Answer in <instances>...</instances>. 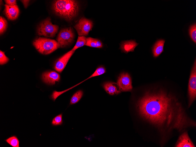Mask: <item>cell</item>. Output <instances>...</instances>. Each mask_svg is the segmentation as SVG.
<instances>
[{"label": "cell", "instance_id": "obj_1", "mask_svg": "<svg viewBox=\"0 0 196 147\" xmlns=\"http://www.w3.org/2000/svg\"><path fill=\"white\" fill-rule=\"evenodd\" d=\"M178 99L161 89L147 92L138 101L137 109L142 117L161 131H180L190 125Z\"/></svg>", "mask_w": 196, "mask_h": 147}, {"label": "cell", "instance_id": "obj_2", "mask_svg": "<svg viewBox=\"0 0 196 147\" xmlns=\"http://www.w3.org/2000/svg\"><path fill=\"white\" fill-rule=\"evenodd\" d=\"M52 9L55 13L68 21H70L77 15L79 6L77 1L58 0L54 1Z\"/></svg>", "mask_w": 196, "mask_h": 147}, {"label": "cell", "instance_id": "obj_3", "mask_svg": "<svg viewBox=\"0 0 196 147\" xmlns=\"http://www.w3.org/2000/svg\"><path fill=\"white\" fill-rule=\"evenodd\" d=\"M33 45L38 52L44 55L49 54L59 48L56 40L42 37L35 39Z\"/></svg>", "mask_w": 196, "mask_h": 147}, {"label": "cell", "instance_id": "obj_4", "mask_svg": "<svg viewBox=\"0 0 196 147\" xmlns=\"http://www.w3.org/2000/svg\"><path fill=\"white\" fill-rule=\"evenodd\" d=\"M58 26L53 24L50 18H48L39 25L37 28V33L40 36L53 37L58 33Z\"/></svg>", "mask_w": 196, "mask_h": 147}, {"label": "cell", "instance_id": "obj_5", "mask_svg": "<svg viewBox=\"0 0 196 147\" xmlns=\"http://www.w3.org/2000/svg\"><path fill=\"white\" fill-rule=\"evenodd\" d=\"M188 107H189L196 98V61L194 62L189 78L188 86Z\"/></svg>", "mask_w": 196, "mask_h": 147}, {"label": "cell", "instance_id": "obj_6", "mask_svg": "<svg viewBox=\"0 0 196 147\" xmlns=\"http://www.w3.org/2000/svg\"><path fill=\"white\" fill-rule=\"evenodd\" d=\"M74 33L71 27L62 29L57 38L59 48H63L68 45L73 41Z\"/></svg>", "mask_w": 196, "mask_h": 147}, {"label": "cell", "instance_id": "obj_7", "mask_svg": "<svg viewBox=\"0 0 196 147\" xmlns=\"http://www.w3.org/2000/svg\"><path fill=\"white\" fill-rule=\"evenodd\" d=\"M93 24L92 21L82 17L74 27L79 36H86L92 30Z\"/></svg>", "mask_w": 196, "mask_h": 147}, {"label": "cell", "instance_id": "obj_8", "mask_svg": "<svg viewBox=\"0 0 196 147\" xmlns=\"http://www.w3.org/2000/svg\"><path fill=\"white\" fill-rule=\"evenodd\" d=\"M117 83L121 91H130L133 88L131 78L127 72H123L120 74Z\"/></svg>", "mask_w": 196, "mask_h": 147}, {"label": "cell", "instance_id": "obj_9", "mask_svg": "<svg viewBox=\"0 0 196 147\" xmlns=\"http://www.w3.org/2000/svg\"><path fill=\"white\" fill-rule=\"evenodd\" d=\"M75 51L72 49L59 58L55 63V70L59 72H61Z\"/></svg>", "mask_w": 196, "mask_h": 147}, {"label": "cell", "instance_id": "obj_10", "mask_svg": "<svg viewBox=\"0 0 196 147\" xmlns=\"http://www.w3.org/2000/svg\"><path fill=\"white\" fill-rule=\"evenodd\" d=\"M60 79V75L55 71L45 72L42 75V79L45 83L49 85H54L55 82H59Z\"/></svg>", "mask_w": 196, "mask_h": 147}, {"label": "cell", "instance_id": "obj_11", "mask_svg": "<svg viewBox=\"0 0 196 147\" xmlns=\"http://www.w3.org/2000/svg\"><path fill=\"white\" fill-rule=\"evenodd\" d=\"M176 147H195L187 131L183 133L179 137Z\"/></svg>", "mask_w": 196, "mask_h": 147}, {"label": "cell", "instance_id": "obj_12", "mask_svg": "<svg viewBox=\"0 0 196 147\" xmlns=\"http://www.w3.org/2000/svg\"><path fill=\"white\" fill-rule=\"evenodd\" d=\"M4 13L8 18L11 20H14L18 16L19 10L16 5L10 6L6 4L5 5Z\"/></svg>", "mask_w": 196, "mask_h": 147}, {"label": "cell", "instance_id": "obj_13", "mask_svg": "<svg viewBox=\"0 0 196 147\" xmlns=\"http://www.w3.org/2000/svg\"><path fill=\"white\" fill-rule=\"evenodd\" d=\"M134 40H130L122 41L120 44V48L122 52L127 53L133 52L135 48L138 45Z\"/></svg>", "mask_w": 196, "mask_h": 147}, {"label": "cell", "instance_id": "obj_14", "mask_svg": "<svg viewBox=\"0 0 196 147\" xmlns=\"http://www.w3.org/2000/svg\"><path fill=\"white\" fill-rule=\"evenodd\" d=\"M165 40L160 39L157 40L152 48V52L154 57L157 58L163 51V47Z\"/></svg>", "mask_w": 196, "mask_h": 147}, {"label": "cell", "instance_id": "obj_15", "mask_svg": "<svg viewBox=\"0 0 196 147\" xmlns=\"http://www.w3.org/2000/svg\"><path fill=\"white\" fill-rule=\"evenodd\" d=\"M115 83L113 82H107L104 84V88L107 93L111 95H114L118 94L121 92L119 89H118L114 85Z\"/></svg>", "mask_w": 196, "mask_h": 147}, {"label": "cell", "instance_id": "obj_16", "mask_svg": "<svg viewBox=\"0 0 196 147\" xmlns=\"http://www.w3.org/2000/svg\"><path fill=\"white\" fill-rule=\"evenodd\" d=\"M85 45L97 48H101L103 47L102 43L100 40L91 37L87 38Z\"/></svg>", "mask_w": 196, "mask_h": 147}, {"label": "cell", "instance_id": "obj_17", "mask_svg": "<svg viewBox=\"0 0 196 147\" xmlns=\"http://www.w3.org/2000/svg\"><path fill=\"white\" fill-rule=\"evenodd\" d=\"M86 38L85 36H78L76 43L72 50L75 51L78 48L85 45Z\"/></svg>", "mask_w": 196, "mask_h": 147}, {"label": "cell", "instance_id": "obj_18", "mask_svg": "<svg viewBox=\"0 0 196 147\" xmlns=\"http://www.w3.org/2000/svg\"><path fill=\"white\" fill-rule=\"evenodd\" d=\"M83 94L82 91L79 90L75 92L71 98L70 104H73L78 102L82 98Z\"/></svg>", "mask_w": 196, "mask_h": 147}, {"label": "cell", "instance_id": "obj_19", "mask_svg": "<svg viewBox=\"0 0 196 147\" xmlns=\"http://www.w3.org/2000/svg\"><path fill=\"white\" fill-rule=\"evenodd\" d=\"M6 141L13 147H19V141L16 136H13L5 140Z\"/></svg>", "mask_w": 196, "mask_h": 147}, {"label": "cell", "instance_id": "obj_20", "mask_svg": "<svg viewBox=\"0 0 196 147\" xmlns=\"http://www.w3.org/2000/svg\"><path fill=\"white\" fill-rule=\"evenodd\" d=\"M189 35L192 40L195 44L196 43V24L194 23L191 25L189 29Z\"/></svg>", "mask_w": 196, "mask_h": 147}, {"label": "cell", "instance_id": "obj_21", "mask_svg": "<svg viewBox=\"0 0 196 147\" xmlns=\"http://www.w3.org/2000/svg\"><path fill=\"white\" fill-rule=\"evenodd\" d=\"M105 68L103 66H100L98 67L95 72L89 77L86 79V80L92 77L102 75L106 72Z\"/></svg>", "mask_w": 196, "mask_h": 147}, {"label": "cell", "instance_id": "obj_22", "mask_svg": "<svg viewBox=\"0 0 196 147\" xmlns=\"http://www.w3.org/2000/svg\"><path fill=\"white\" fill-rule=\"evenodd\" d=\"M63 123L62 114H60L55 117L53 119L51 122L53 125L56 126L62 124Z\"/></svg>", "mask_w": 196, "mask_h": 147}, {"label": "cell", "instance_id": "obj_23", "mask_svg": "<svg viewBox=\"0 0 196 147\" xmlns=\"http://www.w3.org/2000/svg\"><path fill=\"white\" fill-rule=\"evenodd\" d=\"M7 26V22L3 17H0V33L2 34L6 30Z\"/></svg>", "mask_w": 196, "mask_h": 147}, {"label": "cell", "instance_id": "obj_24", "mask_svg": "<svg viewBox=\"0 0 196 147\" xmlns=\"http://www.w3.org/2000/svg\"><path fill=\"white\" fill-rule=\"evenodd\" d=\"M83 82H81V83H80L79 84H78L76 85H75V86H73V87H71L69 89H68L66 90H64L63 91H62L61 92H57V91H54L53 93V94L52 95H51V98L54 101H55V100L61 94L63 93H64L65 92L69 90V89H71L72 88H73L74 87H75L77 85L79 84H80V83H82Z\"/></svg>", "mask_w": 196, "mask_h": 147}, {"label": "cell", "instance_id": "obj_25", "mask_svg": "<svg viewBox=\"0 0 196 147\" xmlns=\"http://www.w3.org/2000/svg\"><path fill=\"white\" fill-rule=\"evenodd\" d=\"M9 61V59L6 56L4 53L0 51V64L2 65L6 64Z\"/></svg>", "mask_w": 196, "mask_h": 147}, {"label": "cell", "instance_id": "obj_26", "mask_svg": "<svg viewBox=\"0 0 196 147\" xmlns=\"http://www.w3.org/2000/svg\"><path fill=\"white\" fill-rule=\"evenodd\" d=\"M6 5L10 6H13L16 5V1L15 0H4Z\"/></svg>", "mask_w": 196, "mask_h": 147}, {"label": "cell", "instance_id": "obj_27", "mask_svg": "<svg viewBox=\"0 0 196 147\" xmlns=\"http://www.w3.org/2000/svg\"><path fill=\"white\" fill-rule=\"evenodd\" d=\"M21 1L23 3L25 8H26L28 5V4L30 1L29 0H21Z\"/></svg>", "mask_w": 196, "mask_h": 147}]
</instances>
